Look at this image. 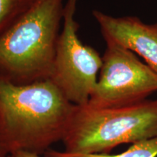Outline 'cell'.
Here are the masks:
<instances>
[{"label": "cell", "mask_w": 157, "mask_h": 157, "mask_svg": "<svg viewBox=\"0 0 157 157\" xmlns=\"http://www.w3.org/2000/svg\"><path fill=\"white\" fill-rule=\"evenodd\" d=\"M44 154L48 157H157V137L134 143L125 151L115 155L70 154L55 150L48 151Z\"/></svg>", "instance_id": "obj_7"}, {"label": "cell", "mask_w": 157, "mask_h": 157, "mask_svg": "<svg viewBox=\"0 0 157 157\" xmlns=\"http://www.w3.org/2000/svg\"><path fill=\"white\" fill-rule=\"evenodd\" d=\"M77 0L64 5L63 29L60 32L50 79L76 105H87L97 84L103 58L95 49L78 36L75 20Z\"/></svg>", "instance_id": "obj_4"}, {"label": "cell", "mask_w": 157, "mask_h": 157, "mask_svg": "<svg viewBox=\"0 0 157 157\" xmlns=\"http://www.w3.org/2000/svg\"><path fill=\"white\" fill-rule=\"evenodd\" d=\"M32 5L29 0H0V34Z\"/></svg>", "instance_id": "obj_8"}, {"label": "cell", "mask_w": 157, "mask_h": 157, "mask_svg": "<svg viewBox=\"0 0 157 157\" xmlns=\"http://www.w3.org/2000/svg\"><path fill=\"white\" fill-rule=\"evenodd\" d=\"M8 154L5 151V149L2 148V145L0 144V157H7Z\"/></svg>", "instance_id": "obj_10"}, {"label": "cell", "mask_w": 157, "mask_h": 157, "mask_svg": "<svg viewBox=\"0 0 157 157\" xmlns=\"http://www.w3.org/2000/svg\"><path fill=\"white\" fill-rule=\"evenodd\" d=\"M51 79L15 84L0 76V144L42 154L62 141L75 110Z\"/></svg>", "instance_id": "obj_1"}, {"label": "cell", "mask_w": 157, "mask_h": 157, "mask_svg": "<svg viewBox=\"0 0 157 157\" xmlns=\"http://www.w3.org/2000/svg\"><path fill=\"white\" fill-rule=\"evenodd\" d=\"M63 0H38L0 34V76L15 84L50 79Z\"/></svg>", "instance_id": "obj_2"}, {"label": "cell", "mask_w": 157, "mask_h": 157, "mask_svg": "<svg viewBox=\"0 0 157 157\" xmlns=\"http://www.w3.org/2000/svg\"><path fill=\"white\" fill-rule=\"evenodd\" d=\"M29 2H30L31 3V4H33V3H34V2H37L38 1V0H29Z\"/></svg>", "instance_id": "obj_11"}, {"label": "cell", "mask_w": 157, "mask_h": 157, "mask_svg": "<svg viewBox=\"0 0 157 157\" xmlns=\"http://www.w3.org/2000/svg\"><path fill=\"white\" fill-rule=\"evenodd\" d=\"M157 137V99L122 106L76 105L63 139L64 151L110 154L124 143Z\"/></svg>", "instance_id": "obj_3"}, {"label": "cell", "mask_w": 157, "mask_h": 157, "mask_svg": "<svg viewBox=\"0 0 157 157\" xmlns=\"http://www.w3.org/2000/svg\"><path fill=\"white\" fill-rule=\"evenodd\" d=\"M7 157H48V156H41L40 154H35L28 151H17L13 154H10Z\"/></svg>", "instance_id": "obj_9"}, {"label": "cell", "mask_w": 157, "mask_h": 157, "mask_svg": "<svg viewBox=\"0 0 157 157\" xmlns=\"http://www.w3.org/2000/svg\"><path fill=\"white\" fill-rule=\"evenodd\" d=\"M97 84L88 105L96 108L140 103L157 91V74L127 49L107 44Z\"/></svg>", "instance_id": "obj_5"}, {"label": "cell", "mask_w": 157, "mask_h": 157, "mask_svg": "<svg viewBox=\"0 0 157 157\" xmlns=\"http://www.w3.org/2000/svg\"><path fill=\"white\" fill-rule=\"evenodd\" d=\"M106 44L119 45L142 57L157 74V24L143 23L138 17H116L93 12Z\"/></svg>", "instance_id": "obj_6"}]
</instances>
